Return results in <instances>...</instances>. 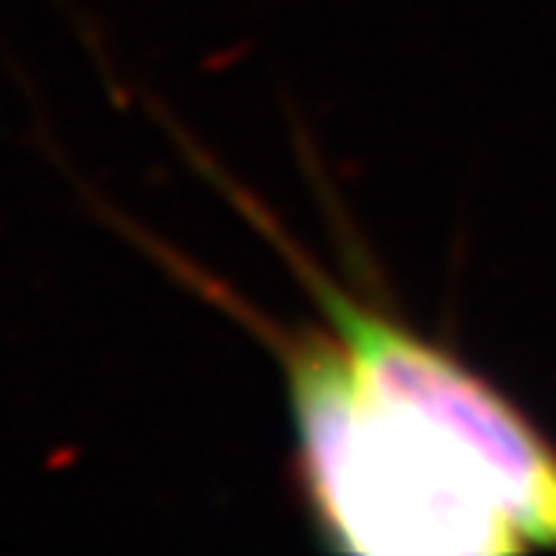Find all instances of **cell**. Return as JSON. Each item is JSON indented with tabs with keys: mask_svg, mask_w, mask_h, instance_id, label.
Here are the masks:
<instances>
[{
	"mask_svg": "<svg viewBox=\"0 0 556 556\" xmlns=\"http://www.w3.org/2000/svg\"><path fill=\"white\" fill-rule=\"evenodd\" d=\"M228 192L304 282L318 318L278 321L195 264L170 253L166 264L261 337L282 369L286 405L337 408L433 444L495 495L528 546L556 549V444L525 408L473 372L459 354L405 326L380 300L329 275L247 192Z\"/></svg>",
	"mask_w": 556,
	"mask_h": 556,
	"instance_id": "cell-1",
	"label": "cell"
}]
</instances>
